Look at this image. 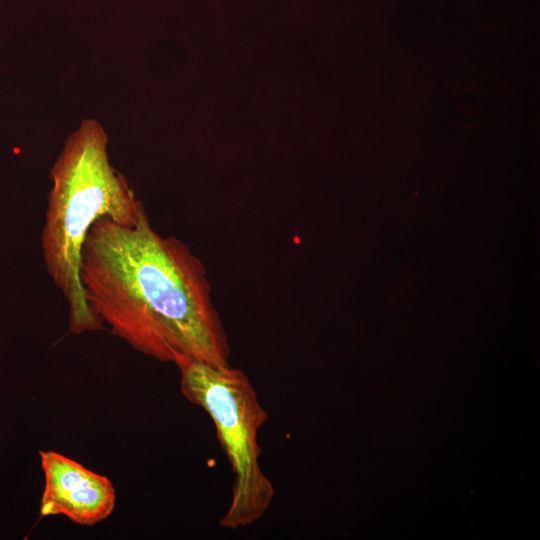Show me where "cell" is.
Here are the masks:
<instances>
[{"label": "cell", "mask_w": 540, "mask_h": 540, "mask_svg": "<svg viewBox=\"0 0 540 540\" xmlns=\"http://www.w3.org/2000/svg\"><path fill=\"white\" fill-rule=\"evenodd\" d=\"M176 366L182 394L212 419L234 475L230 504L220 525L232 530L248 526L265 514L275 495L259 462L257 437L268 414L242 370L192 360Z\"/></svg>", "instance_id": "3957f363"}, {"label": "cell", "mask_w": 540, "mask_h": 540, "mask_svg": "<svg viewBox=\"0 0 540 540\" xmlns=\"http://www.w3.org/2000/svg\"><path fill=\"white\" fill-rule=\"evenodd\" d=\"M50 177L41 233L46 271L66 300L69 332L96 331L103 324L89 308L80 280L86 235L102 217L132 226L144 207L125 176L111 164L108 135L96 119L83 120L68 135Z\"/></svg>", "instance_id": "7a4b0ae2"}, {"label": "cell", "mask_w": 540, "mask_h": 540, "mask_svg": "<svg viewBox=\"0 0 540 540\" xmlns=\"http://www.w3.org/2000/svg\"><path fill=\"white\" fill-rule=\"evenodd\" d=\"M86 302L136 351L175 365H228L230 346L201 260L154 230L145 209L132 226L94 222L81 252Z\"/></svg>", "instance_id": "6da1fadb"}, {"label": "cell", "mask_w": 540, "mask_h": 540, "mask_svg": "<svg viewBox=\"0 0 540 540\" xmlns=\"http://www.w3.org/2000/svg\"><path fill=\"white\" fill-rule=\"evenodd\" d=\"M45 484L40 517L62 515L93 526L111 515L116 494L111 481L55 451H40Z\"/></svg>", "instance_id": "277c9868"}]
</instances>
